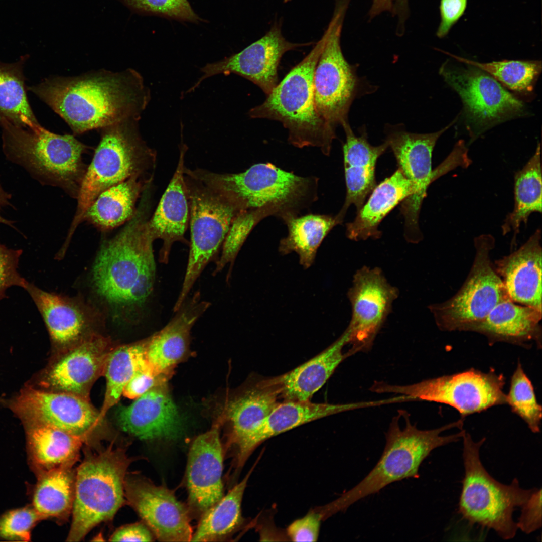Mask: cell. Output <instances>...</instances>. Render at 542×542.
Listing matches in <instances>:
<instances>
[{"mask_svg":"<svg viewBox=\"0 0 542 542\" xmlns=\"http://www.w3.org/2000/svg\"><path fill=\"white\" fill-rule=\"evenodd\" d=\"M28 89L58 114L75 135L139 120L151 99L143 77L132 68L51 77Z\"/></svg>","mask_w":542,"mask_h":542,"instance_id":"obj_1","label":"cell"},{"mask_svg":"<svg viewBox=\"0 0 542 542\" xmlns=\"http://www.w3.org/2000/svg\"><path fill=\"white\" fill-rule=\"evenodd\" d=\"M134 216L102 246L92 269L99 296L118 311L137 316L153 295L156 268L145 199Z\"/></svg>","mask_w":542,"mask_h":542,"instance_id":"obj_2","label":"cell"},{"mask_svg":"<svg viewBox=\"0 0 542 542\" xmlns=\"http://www.w3.org/2000/svg\"><path fill=\"white\" fill-rule=\"evenodd\" d=\"M192 176L237 203L242 210L283 220L298 216L318 199L319 179L285 171L270 163L253 165L238 173L188 169Z\"/></svg>","mask_w":542,"mask_h":542,"instance_id":"obj_3","label":"cell"},{"mask_svg":"<svg viewBox=\"0 0 542 542\" xmlns=\"http://www.w3.org/2000/svg\"><path fill=\"white\" fill-rule=\"evenodd\" d=\"M400 411L405 420V426L400 427L399 413L389 424L379 460L361 481L328 504L332 514L346 510L392 483L418 478L421 465L433 450L459 441L466 432L462 429L464 418L438 428L420 430L411 423L406 411Z\"/></svg>","mask_w":542,"mask_h":542,"instance_id":"obj_4","label":"cell"},{"mask_svg":"<svg viewBox=\"0 0 542 542\" xmlns=\"http://www.w3.org/2000/svg\"><path fill=\"white\" fill-rule=\"evenodd\" d=\"M327 36L326 30L309 54L278 83L262 104L249 111L248 115L279 121L288 130L290 144L299 148L317 147L329 156L336 136L317 110L313 85L315 68Z\"/></svg>","mask_w":542,"mask_h":542,"instance_id":"obj_5","label":"cell"},{"mask_svg":"<svg viewBox=\"0 0 542 542\" xmlns=\"http://www.w3.org/2000/svg\"><path fill=\"white\" fill-rule=\"evenodd\" d=\"M0 126L8 160L42 184L60 187L77 198L88 167L82 160L86 145L73 136L56 134L41 125L26 128L3 120Z\"/></svg>","mask_w":542,"mask_h":542,"instance_id":"obj_6","label":"cell"},{"mask_svg":"<svg viewBox=\"0 0 542 542\" xmlns=\"http://www.w3.org/2000/svg\"><path fill=\"white\" fill-rule=\"evenodd\" d=\"M137 120L101 129L99 143L87 167L77 199L68 239L96 197L104 190L130 177L145 176L155 164L156 152L142 139Z\"/></svg>","mask_w":542,"mask_h":542,"instance_id":"obj_7","label":"cell"},{"mask_svg":"<svg viewBox=\"0 0 542 542\" xmlns=\"http://www.w3.org/2000/svg\"><path fill=\"white\" fill-rule=\"evenodd\" d=\"M464 476L458 512L472 524L493 530L501 538H513L518 530L513 513L528 499L534 488H521L516 478L503 484L487 472L480 458L485 438L475 441L465 432L462 437Z\"/></svg>","mask_w":542,"mask_h":542,"instance_id":"obj_8","label":"cell"},{"mask_svg":"<svg viewBox=\"0 0 542 542\" xmlns=\"http://www.w3.org/2000/svg\"><path fill=\"white\" fill-rule=\"evenodd\" d=\"M132 461L124 450L112 445L85 458L75 473L67 541H80L96 526L113 518L125 501L124 482Z\"/></svg>","mask_w":542,"mask_h":542,"instance_id":"obj_9","label":"cell"},{"mask_svg":"<svg viewBox=\"0 0 542 542\" xmlns=\"http://www.w3.org/2000/svg\"><path fill=\"white\" fill-rule=\"evenodd\" d=\"M184 173L190 207V243L184 279L174 312L185 302L196 280L222 247L233 220L243 211L231 199Z\"/></svg>","mask_w":542,"mask_h":542,"instance_id":"obj_10","label":"cell"},{"mask_svg":"<svg viewBox=\"0 0 542 542\" xmlns=\"http://www.w3.org/2000/svg\"><path fill=\"white\" fill-rule=\"evenodd\" d=\"M351 0H335L332 18L327 28V36L316 65L313 79L317 110L328 128H336L348 122L353 101L365 91L356 65L345 58L340 44L343 24Z\"/></svg>","mask_w":542,"mask_h":542,"instance_id":"obj_11","label":"cell"},{"mask_svg":"<svg viewBox=\"0 0 542 542\" xmlns=\"http://www.w3.org/2000/svg\"><path fill=\"white\" fill-rule=\"evenodd\" d=\"M495 243L490 234L475 237L474 260L461 287L446 301L429 306L441 330L470 331L496 305L510 299L491 260Z\"/></svg>","mask_w":542,"mask_h":542,"instance_id":"obj_12","label":"cell"},{"mask_svg":"<svg viewBox=\"0 0 542 542\" xmlns=\"http://www.w3.org/2000/svg\"><path fill=\"white\" fill-rule=\"evenodd\" d=\"M505 384V376L493 369L484 372L470 368L410 385L375 381L369 390L448 405L465 418L495 406L506 404V394L503 391Z\"/></svg>","mask_w":542,"mask_h":542,"instance_id":"obj_13","label":"cell"},{"mask_svg":"<svg viewBox=\"0 0 542 542\" xmlns=\"http://www.w3.org/2000/svg\"><path fill=\"white\" fill-rule=\"evenodd\" d=\"M454 122L439 131L428 133L408 132L403 124L385 125V141L393 153L398 168L413 188V194L402 202L401 206L404 218V237L409 242L417 243L422 240L419 218L428 187L438 177L453 170L451 163L444 160L433 170L432 157L438 139Z\"/></svg>","mask_w":542,"mask_h":542,"instance_id":"obj_14","label":"cell"},{"mask_svg":"<svg viewBox=\"0 0 542 542\" xmlns=\"http://www.w3.org/2000/svg\"><path fill=\"white\" fill-rule=\"evenodd\" d=\"M347 294L352 309L346 328L347 345L351 346L347 352L350 356L371 349L399 292L380 268L364 266L354 274Z\"/></svg>","mask_w":542,"mask_h":542,"instance_id":"obj_15","label":"cell"},{"mask_svg":"<svg viewBox=\"0 0 542 542\" xmlns=\"http://www.w3.org/2000/svg\"><path fill=\"white\" fill-rule=\"evenodd\" d=\"M465 64L466 67L444 64L440 72L461 97L467 118L472 125L485 128L523 110L522 102L492 76Z\"/></svg>","mask_w":542,"mask_h":542,"instance_id":"obj_16","label":"cell"},{"mask_svg":"<svg viewBox=\"0 0 542 542\" xmlns=\"http://www.w3.org/2000/svg\"><path fill=\"white\" fill-rule=\"evenodd\" d=\"M310 44L288 41L282 34L281 23L276 21L263 37L240 52L202 67L201 76L186 92L193 91L208 78L234 73L251 81L267 96L278 83V66L283 55Z\"/></svg>","mask_w":542,"mask_h":542,"instance_id":"obj_17","label":"cell"},{"mask_svg":"<svg viewBox=\"0 0 542 542\" xmlns=\"http://www.w3.org/2000/svg\"><path fill=\"white\" fill-rule=\"evenodd\" d=\"M124 494L154 536L161 541H191L189 510L173 491L149 479L126 476Z\"/></svg>","mask_w":542,"mask_h":542,"instance_id":"obj_18","label":"cell"},{"mask_svg":"<svg viewBox=\"0 0 542 542\" xmlns=\"http://www.w3.org/2000/svg\"><path fill=\"white\" fill-rule=\"evenodd\" d=\"M280 392L273 377H254L225 407L230 425L228 446L233 448L237 470L243 466L255 449L252 439L262 420L280 402Z\"/></svg>","mask_w":542,"mask_h":542,"instance_id":"obj_19","label":"cell"},{"mask_svg":"<svg viewBox=\"0 0 542 542\" xmlns=\"http://www.w3.org/2000/svg\"><path fill=\"white\" fill-rule=\"evenodd\" d=\"M13 408L32 422L48 424L86 438L101 422L99 412L88 398L65 392L27 389L16 399Z\"/></svg>","mask_w":542,"mask_h":542,"instance_id":"obj_20","label":"cell"},{"mask_svg":"<svg viewBox=\"0 0 542 542\" xmlns=\"http://www.w3.org/2000/svg\"><path fill=\"white\" fill-rule=\"evenodd\" d=\"M219 422L195 438L189 451L186 472L188 503L192 512L200 516L224 496Z\"/></svg>","mask_w":542,"mask_h":542,"instance_id":"obj_21","label":"cell"},{"mask_svg":"<svg viewBox=\"0 0 542 542\" xmlns=\"http://www.w3.org/2000/svg\"><path fill=\"white\" fill-rule=\"evenodd\" d=\"M112 349L108 338L91 335L64 350L48 373V383L57 391L88 398L92 385L104 375Z\"/></svg>","mask_w":542,"mask_h":542,"instance_id":"obj_22","label":"cell"},{"mask_svg":"<svg viewBox=\"0 0 542 542\" xmlns=\"http://www.w3.org/2000/svg\"><path fill=\"white\" fill-rule=\"evenodd\" d=\"M166 382L118 409L116 419L122 430L146 440L174 439L181 435L182 422Z\"/></svg>","mask_w":542,"mask_h":542,"instance_id":"obj_23","label":"cell"},{"mask_svg":"<svg viewBox=\"0 0 542 542\" xmlns=\"http://www.w3.org/2000/svg\"><path fill=\"white\" fill-rule=\"evenodd\" d=\"M24 288L35 302L51 338L64 350L95 333L96 314L71 298L44 291L26 281Z\"/></svg>","mask_w":542,"mask_h":542,"instance_id":"obj_24","label":"cell"},{"mask_svg":"<svg viewBox=\"0 0 542 542\" xmlns=\"http://www.w3.org/2000/svg\"><path fill=\"white\" fill-rule=\"evenodd\" d=\"M210 306L201 300L199 293H195L165 327L146 339L145 357L156 374L169 376L184 359L189 351L191 330Z\"/></svg>","mask_w":542,"mask_h":542,"instance_id":"obj_25","label":"cell"},{"mask_svg":"<svg viewBox=\"0 0 542 542\" xmlns=\"http://www.w3.org/2000/svg\"><path fill=\"white\" fill-rule=\"evenodd\" d=\"M541 230L518 249L496 260L495 269L511 300L542 311Z\"/></svg>","mask_w":542,"mask_h":542,"instance_id":"obj_26","label":"cell"},{"mask_svg":"<svg viewBox=\"0 0 542 542\" xmlns=\"http://www.w3.org/2000/svg\"><path fill=\"white\" fill-rule=\"evenodd\" d=\"M342 127L346 136L343 153L346 194L343 206L335 216L339 224L348 208L353 204L358 211L376 186V162L388 148L386 141L379 146L371 145L365 126L360 128L359 136L353 132L349 122Z\"/></svg>","mask_w":542,"mask_h":542,"instance_id":"obj_27","label":"cell"},{"mask_svg":"<svg viewBox=\"0 0 542 542\" xmlns=\"http://www.w3.org/2000/svg\"><path fill=\"white\" fill-rule=\"evenodd\" d=\"M187 150L182 141L176 169L152 217L148 227L154 240L160 239L163 245L159 261L167 263L173 244L186 242L184 234L189 224L190 207L185 181V155Z\"/></svg>","mask_w":542,"mask_h":542,"instance_id":"obj_28","label":"cell"},{"mask_svg":"<svg viewBox=\"0 0 542 542\" xmlns=\"http://www.w3.org/2000/svg\"><path fill=\"white\" fill-rule=\"evenodd\" d=\"M541 315L542 311L508 299L496 305L470 331L485 336L490 345L504 342L526 348L534 342L540 349Z\"/></svg>","mask_w":542,"mask_h":542,"instance_id":"obj_29","label":"cell"},{"mask_svg":"<svg viewBox=\"0 0 542 542\" xmlns=\"http://www.w3.org/2000/svg\"><path fill=\"white\" fill-rule=\"evenodd\" d=\"M346 329L332 344L309 360L292 370L274 377L282 401H309L326 383L338 365L349 357L343 348L347 345Z\"/></svg>","mask_w":542,"mask_h":542,"instance_id":"obj_30","label":"cell"},{"mask_svg":"<svg viewBox=\"0 0 542 542\" xmlns=\"http://www.w3.org/2000/svg\"><path fill=\"white\" fill-rule=\"evenodd\" d=\"M413 192L412 183L398 168L373 189L354 221L347 224V237L355 241L379 238L381 233L378 226L381 221Z\"/></svg>","mask_w":542,"mask_h":542,"instance_id":"obj_31","label":"cell"},{"mask_svg":"<svg viewBox=\"0 0 542 542\" xmlns=\"http://www.w3.org/2000/svg\"><path fill=\"white\" fill-rule=\"evenodd\" d=\"M145 177L133 176L104 190L88 207L83 220L103 231L128 222L135 215L137 200L151 180Z\"/></svg>","mask_w":542,"mask_h":542,"instance_id":"obj_32","label":"cell"},{"mask_svg":"<svg viewBox=\"0 0 542 542\" xmlns=\"http://www.w3.org/2000/svg\"><path fill=\"white\" fill-rule=\"evenodd\" d=\"M367 406V402L330 404L313 403L310 400L282 401L258 425L253 436V443L256 448L264 441L304 424Z\"/></svg>","mask_w":542,"mask_h":542,"instance_id":"obj_33","label":"cell"},{"mask_svg":"<svg viewBox=\"0 0 542 542\" xmlns=\"http://www.w3.org/2000/svg\"><path fill=\"white\" fill-rule=\"evenodd\" d=\"M28 434L33 459L45 471L72 466L86 439L38 422H33Z\"/></svg>","mask_w":542,"mask_h":542,"instance_id":"obj_34","label":"cell"},{"mask_svg":"<svg viewBox=\"0 0 542 542\" xmlns=\"http://www.w3.org/2000/svg\"><path fill=\"white\" fill-rule=\"evenodd\" d=\"M254 469L200 516L191 541H221L231 537L243 523L241 504L248 480Z\"/></svg>","mask_w":542,"mask_h":542,"instance_id":"obj_35","label":"cell"},{"mask_svg":"<svg viewBox=\"0 0 542 542\" xmlns=\"http://www.w3.org/2000/svg\"><path fill=\"white\" fill-rule=\"evenodd\" d=\"M288 228V235L282 239L279 252L283 255L296 253L304 268L310 267L315 260L321 244L336 225L335 216L309 214L291 216L283 220Z\"/></svg>","mask_w":542,"mask_h":542,"instance_id":"obj_36","label":"cell"},{"mask_svg":"<svg viewBox=\"0 0 542 542\" xmlns=\"http://www.w3.org/2000/svg\"><path fill=\"white\" fill-rule=\"evenodd\" d=\"M514 207L502 225V232H513L512 242L519 233L521 225L526 224L529 216L542 211V177L540 146L537 145L534 155L514 176Z\"/></svg>","mask_w":542,"mask_h":542,"instance_id":"obj_37","label":"cell"},{"mask_svg":"<svg viewBox=\"0 0 542 542\" xmlns=\"http://www.w3.org/2000/svg\"><path fill=\"white\" fill-rule=\"evenodd\" d=\"M28 55L13 63L0 61V121L5 120L22 127L40 125L26 93L23 66Z\"/></svg>","mask_w":542,"mask_h":542,"instance_id":"obj_38","label":"cell"},{"mask_svg":"<svg viewBox=\"0 0 542 542\" xmlns=\"http://www.w3.org/2000/svg\"><path fill=\"white\" fill-rule=\"evenodd\" d=\"M72 466L44 472L33 496L34 509L40 518L67 517L72 509L75 474Z\"/></svg>","mask_w":542,"mask_h":542,"instance_id":"obj_39","label":"cell"},{"mask_svg":"<svg viewBox=\"0 0 542 542\" xmlns=\"http://www.w3.org/2000/svg\"><path fill=\"white\" fill-rule=\"evenodd\" d=\"M146 340L113 348L107 359L104 375L106 390L100 412L101 421L119 401L126 385L140 368L149 365L145 357Z\"/></svg>","mask_w":542,"mask_h":542,"instance_id":"obj_40","label":"cell"},{"mask_svg":"<svg viewBox=\"0 0 542 542\" xmlns=\"http://www.w3.org/2000/svg\"><path fill=\"white\" fill-rule=\"evenodd\" d=\"M457 61L478 68L500 83L515 91L531 92L541 71L540 61L504 60L481 63L445 53Z\"/></svg>","mask_w":542,"mask_h":542,"instance_id":"obj_41","label":"cell"},{"mask_svg":"<svg viewBox=\"0 0 542 542\" xmlns=\"http://www.w3.org/2000/svg\"><path fill=\"white\" fill-rule=\"evenodd\" d=\"M506 404L523 420L531 432H540L541 406L537 400L533 384L519 361L511 377Z\"/></svg>","mask_w":542,"mask_h":542,"instance_id":"obj_42","label":"cell"},{"mask_svg":"<svg viewBox=\"0 0 542 542\" xmlns=\"http://www.w3.org/2000/svg\"><path fill=\"white\" fill-rule=\"evenodd\" d=\"M263 218L256 212L246 210L233 220L222 246L220 257L213 272L216 275L228 264L232 266L239 250L253 228Z\"/></svg>","mask_w":542,"mask_h":542,"instance_id":"obj_43","label":"cell"},{"mask_svg":"<svg viewBox=\"0 0 542 542\" xmlns=\"http://www.w3.org/2000/svg\"><path fill=\"white\" fill-rule=\"evenodd\" d=\"M40 518L34 508L10 511L0 518V536L8 539L29 541L31 530Z\"/></svg>","mask_w":542,"mask_h":542,"instance_id":"obj_44","label":"cell"},{"mask_svg":"<svg viewBox=\"0 0 542 542\" xmlns=\"http://www.w3.org/2000/svg\"><path fill=\"white\" fill-rule=\"evenodd\" d=\"M137 10L179 20L196 22L199 18L188 0H125Z\"/></svg>","mask_w":542,"mask_h":542,"instance_id":"obj_45","label":"cell"},{"mask_svg":"<svg viewBox=\"0 0 542 542\" xmlns=\"http://www.w3.org/2000/svg\"><path fill=\"white\" fill-rule=\"evenodd\" d=\"M21 250L9 249L0 244V300L4 297L6 290L13 286L24 288L26 280L17 271Z\"/></svg>","mask_w":542,"mask_h":542,"instance_id":"obj_46","label":"cell"},{"mask_svg":"<svg viewBox=\"0 0 542 542\" xmlns=\"http://www.w3.org/2000/svg\"><path fill=\"white\" fill-rule=\"evenodd\" d=\"M323 515L311 511L304 517L292 522L287 528V534L292 541H316L318 540Z\"/></svg>","mask_w":542,"mask_h":542,"instance_id":"obj_47","label":"cell"},{"mask_svg":"<svg viewBox=\"0 0 542 542\" xmlns=\"http://www.w3.org/2000/svg\"><path fill=\"white\" fill-rule=\"evenodd\" d=\"M518 529L530 534L541 527V489L534 488L526 501L520 507Z\"/></svg>","mask_w":542,"mask_h":542,"instance_id":"obj_48","label":"cell"},{"mask_svg":"<svg viewBox=\"0 0 542 542\" xmlns=\"http://www.w3.org/2000/svg\"><path fill=\"white\" fill-rule=\"evenodd\" d=\"M168 375L156 374L149 365L139 369L124 388L122 395L135 399L154 386L167 380Z\"/></svg>","mask_w":542,"mask_h":542,"instance_id":"obj_49","label":"cell"},{"mask_svg":"<svg viewBox=\"0 0 542 542\" xmlns=\"http://www.w3.org/2000/svg\"><path fill=\"white\" fill-rule=\"evenodd\" d=\"M467 0H441L440 12L441 22L436 35L439 38L446 36L452 26L463 15Z\"/></svg>","mask_w":542,"mask_h":542,"instance_id":"obj_50","label":"cell"},{"mask_svg":"<svg viewBox=\"0 0 542 542\" xmlns=\"http://www.w3.org/2000/svg\"><path fill=\"white\" fill-rule=\"evenodd\" d=\"M154 535L146 524L136 523L122 527L111 536V541H152Z\"/></svg>","mask_w":542,"mask_h":542,"instance_id":"obj_51","label":"cell"},{"mask_svg":"<svg viewBox=\"0 0 542 542\" xmlns=\"http://www.w3.org/2000/svg\"><path fill=\"white\" fill-rule=\"evenodd\" d=\"M393 6L394 3L392 0H373L368 12L369 20H371L384 12H389L392 13Z\"/></svg>","mask_w":542,"mask_h":542,"instance_id":"obj_52","label":"cell"},{"mask_svg":"<svg viewBox=\"0 0 542 542\" xmlns=\"http://www.w3.org/2000/svg\"><path fill=\"white\" fill-rule=\"evenodd\" d=\"M11 198V195L6 192L0 185V211L1 209L8 205H10V200ZM0 223H3L11 226H13V222L10 220H7L4 218L0 215Z\"/></svg>","mask_w":542,"mask_h":542,"instance_id":"obj_53","label":"cell"}]
</instances>
